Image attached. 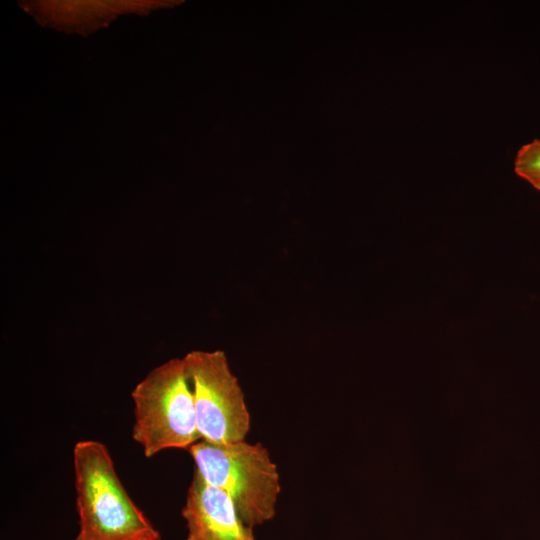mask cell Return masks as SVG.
<instances>
[{
  "label": "cell",
  "mask_w": 540,
  "mask_h": 540,
  "mask_svg": "<svg viewBox=\"0 0 540 540\" xmlns=\"http://www.w3.org/2000/svg\"><path fill=\"white\" fill-rule=\"evenodd\" d=\"M73 462L81 540H143L158 533L129 497L104 444L79 441Z\"/></svg>",
  "instance_id": "cell-1"
},
{
  "label": "cell",
  "mask_w": 540,
  "mask_h": 540,
  "mask_svg": "<svg viewBox=\"0 0 540 540\" xmlns=\"http://www.w3.org/2000/svg\"><path fill=\"white\" fill-rule=\"evenodd\" d=\"M187 450L195 470L232 499L245 524L254 527L273 519L280 493L279 473L261 443L243 440L212 444L200 440Z\"/></svg>",
  "instance_id": "cell-2"
},
{
  "label": "cell",
  "mask_w": 540,
  "mask_h": 540,
  "mask_svg": "<svg viewBox=\"0 0 540 540\" xmlns=\"http://www.w3.org/2000/svg\"><path fill=\"white\" fill-rule=\"evenodd\" d=\"M133 439L150 458L171 448L188 449L201 440L183 358L152 369L133 389Z\"/></svg>",
  "instance_id": "cell-3"
},
{
  "label": "cell",
  "mask_w": 540,
  "mask_h": 540,
  "mask_svg": "<svg viewBox=\"0 0 540 540\" xmlns=\"http://www.w3.org/2000/svg\"><path fill=\"white\" fill-rule=\"evenodd\" d=\"M183 359L201 440L212 444L245 440L250 430V414L226 354L221 350H194Z\"/></svg>",
  "instance_id": "cell-4"
},
{
  "label": "cell",
  "mask_w": 540,
  "mask_h": 540,
  "mask_svg": "<svg viewBox=\"0 0 540 540\" xmlns=\"http://www.w3.org/2000/svg\"><path fill=\"white\" fill-rule=\"evenodd\" d=\"M186 540H256L253 527L241 519L232 499L194 471L181 511Z\"/></svg>",
  "instance_id": "cell-5"
},
{
  "label": "cell",
  "mask_w": 540,
  "mask_h": 540,
  "mask_svg": "<svg viewBox=\"0 0 540 540\" xmlns=\"http://www.w3.org/2000/svg\"><path fill=\"white\" fill-rule=\"evenodd\" d=\"M514 169L518 176L540 190V140L523 145L517 152Z\"/></svg>",
  "instance_id": "cell-6"
},
{
  "label": "cell",
  "mask_w": 540,
  "mask_h": 540,
  "mask_svg": "<svg viewBox=\"0 0 540 540\" xmlns=\"http://www.w3.org/2000/svg\"><path fill=\"white\" fill-rule=\"evenodd\" d=\"M143 540H161V537H160V534L159 532L156 533L155 535L151 536V537H148V538H145Z\"/></svg>",
  "instance_id": "cell-7"
},
{
  "label": "cell",
  "mask_w": 540,
  "mask_h": 540,
  "mask_svg": "<svg viewBox=\"0 0 540 540\" xmlns=\"http://www.w3.org/2000/svg\"><path fill=\"white\" fill-rule=\"evenodd\" d=\"M74 540H81L80 537L77 535Z\"/></svg>",
  "instance_id": "cell-8"
}]
</instances>
